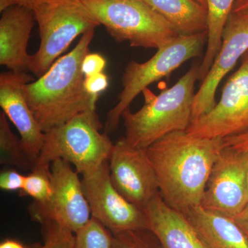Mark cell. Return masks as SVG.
<instances>
[{
	"mask_svg": "<svg viewBox=\"0 0 248 248\" xmlns=\"http://www.w3.org/2000/svg\"><path fill=\"white\" fill-rule=\"evenodd\" d=\"M208 42V32L193 35L179 36L157 49L150 60L143 63L129 62L122 76V89L118 102L107 114L105 133L115 132L122 114L139 94L148 86L169 76L183 63L200 56Z\"/></svg>",
	"mask_w": 248,
	"mask_h": 248,
	"instance_id": "52a82bcc",
	"label": "cell"
},
{
	"mask_svg": "<svg viewBox=\"0 0 248 248\" xmlns=\"http://www.w3.org/2000/svg\"><path fill=\"white\" fill-rule=\"evenodd\" d=\"M81 182L91 217L112 234L148 230L143 210L125 200L112 185L108 161L95 170L82 175Z\"/></svg>",
	"mask_w": 248,
	"mask_h": 248,
	"instance_id": "30bf717a",
	"label": "cell"
},
{
	"mask_svg": "<svg viewBox=\"0 0 248 248\" xmlns=\"http://www.w3.org/2000/svg\"><path fill=\"white\" fill-rule=\"evenodd\" d=\"M161 15L180 36L208 32V11L195 0H143Z\"/></svg>",
	"mask_w": 248,
	"mask_h": 248,
	"instance_id": "ac0fdd59",
	"label": "cell"
},
{
	"mask_svg": "<svg viewBox=\"0 0 248 248\" xmlns=\"http://www.w3.org/2000/svg\"><path fill=\"white\" fill-rule=\"evenodd\" d=\"M186 132L197 138L221 139L248 133V51L223 86L219 102Z\"/></svg>",
	"mask_w": 248,
	"mask_h": 248,
	"instance_id": "9c48e42d",
	"label": "cell"
},
{
	"mask_svg": "<svg viewBox=\"0 0 248 248\" xmlns=\"http://www.w3.org/2000/svg\"><path fill=\"white\" fill-rule=\"evenodd\" d=\"M44 243L36 248H74L75 233L54 222L44 223Z\"/></svg>",
	"mask_w": 248,
	"mask_h": 248,
	"instance_id": "cb8c5ba5",
	"label": "cell"
},
{
	"mask_svg": "<svg viewBox=\"0 0 248 248\" xmlns=\"http://www.w3.org/2000/svg\"><path fill=\"white\" fill-rule=\"evenodd\" d=\"M236 0H206L208 11V42L199 70V80L206 77L221 45L222 32Z\"/></svg>",
	"mask_w": 248,
	"mask_h": 248,
	"instance_id": "d6986e66",
	"label": "cell"
},
{
	"mask_svg": "<svg viewBox=\"0 0 248 248\" xmlns=\"http://www.w3.org/2000/svg\"><path fill=\"white\" fill-rule=\"evenodd\" d=\"M21 193L32 197L38 204L45 203L52 193L50 169H33L31 174L26 176L25 182Z\"/></svg>",
	"mask_w": 248,
	"mask_h": 248,
	"instance_id": "7402d4cb",
	"label": "cell"
},
{
	"mask_svg": "<svg viewBox=\"0 0 248 248\" xmlns=\"http://www.w3.org/2000/svg\"><path fill=\"white\" fill-rule=\"evenodd\" d=\"M108 78L104 73L85 77V89L96 102L99 95L108 87Z\"/></svg>",
	"mask_w": 248,
	"mask_h": 248,
	"instance_id": "d4e9b609",
	"label": "cell"
},
{
	"mask_svg": "<svg viewBox=\"0 0 248 248\" xmlns=\"http://www.w3.org/2000/svg\"><path fill=\"white\" fill-rule=\"evenodd\" d=\"M112 248H162L157 238L148 230L112 234Z\"/></svg>",
	"mask_w": 248,
	"mask_h": 248,
	"instance_id": "603a6c76",
	"label": "cell"
},
{
	"mask_svg": "<svg viewBox=\"0 0 248 248\" xmlns=\"http://www.w3.org/2000/svg\"><path fill=\"white\" fill-rule=\"evenodd\" d=\"M248 205V151L224 147L210 173L201 206L233 217Z\"/></svg>",
	"mask_w": 248,
	"mask_h": 248,
	"instance_id": "8fae6325",
	"label": "cell"
},
{
	"mask_svg": "<svg viewBox=\"0 0 248 248\" xmlns=\"http://www.w3.org/2000/svg\"><path fill=\"white\" fill-rule=\"evenodd\" d=\"M26 176L15 170L3 171L0 174V188L4 191L22 190Z\"/></svg>",
	"mask_w": 248,
	"mask_h": 248,
	"instance_id": "484cf974",
	"label": "cell"
},
{
	"mask_svg": "<svg viewBox=\"0 0 248 248\" xmlns=\"http://www.w3.org/2000/svg\"><path fill=\"white\" fill-rule=\"evenodd\" d=\"M94 30L81 35L70 53L57 60L43 76L24 87L28 104L45 133L84 112L96 111L97 102L85 89L81 70Z\"/></svg>",
	"mask_w": 248,
	"mask_h": 248,
	"instance_id": "7a4b0ae2",
	"label": "cell"
},
{
	"mask_svg": "<svg viewBox=\"0 0 248 248\" xmlns=\"http://www.w3.org/2000/svg\"><path fill=\"white\" fill-rule=\"evenodd\" d=\"M33 81V77L27 73L10 71L0 75V107L17 128L23 148L35 167L45 133L34 117L24 93L26 85Z\"/></svg>",
	"mask_w": 248,
	"mask_h": 248,
	"instance_id": "5bb4252c",
	"label": "cell"
},
{
	"mask_svg": "<svg viewBox=\"0 0 248 248\" xmlns=\"http://www.w3.org/2000/svg\"><path fill=\"white\" fill-rule=\"evenodd\" d=\"M31 9L38 24L40 45L31 55L29 71L40 78L77 37L100 25L83 0H42Z\"/></svg>",
	"mask_w": 248,
	"mask_h": 248,
	"instance_id": "5b68a950",
	"label": "cell"
},
{
	"mask_svg": "<svg viewBox=\"0 0 248 248\" xmlns=\"http://www.w3.org/2000/svg\"><path fill=\"white\" fill-rule=\"evenodd\" d=\"M107 66V60L99 53H88L84 57L81 70L85 77L103 73Z\"/></svg>",
	"mask_w": 248,
	"mask_h": 248,
	"instance_id": "4316f807",
	"label": "cell"
},
{
	"mask_svg": "<svg viewBox=\"0 0 248 248\" xmlns=\"http://www.w3.org/2000/svg\"><path fill=\"white\" fill-rule=\"evenodd\" d=\"M108 161L112 185L138 208L142 210L160 193L147 150L130 146L125 138H122L114 143Z\"/></svg>",
	"mask_w": 248,
	"mask_h": 248,
	"instance_id": "4fadbf2b",
	"label": "cell"
},
{
	"mask_svg": "<svg viewBox=\"0 0 248 248\" xmlns=\"http://www.w3.org/2000/svg\"><path fill=\"white\" fill-rule=\"evenodd\" d=\"M248 0H236L234 6H233V12H238L242 10L248 9Z\"/></svg>",
	"mask_w": 248,
	"mask_h": 248,
	"instance_id": "1f68e13d",
	"label": "cell"
},
{
	"mask_svg": "<svg viewBox=\"0 0 248 248\" xmlns=\"http://www.w3.org/2000/svg\"><path fill=\"white\" fill-rule=\"evenodd\" d=\"M42 0H0V12L15 5L27 6L31 9L34 4Z\"/></svg>",
	"mask_w": 248,
	"mask_h": 248,
	"instance_id": "f1b7e54d",
	"label": "cell"
},
{
	"mask_svg": "<svg viewBox=\"0 0 248 248\" xmlns=\"http://www.w3.org/2000/svg\"><path fill=\"white\" fill-rule=\"evenodd\" d=\"M223 148V139L197 138L186 131L173 132L151 145L147 153L164 202L186 216L200 206Z\"/></svg>",
	"mask_w": 248,
	"mask_h": 248,
	"instance_id": "6da1fadb",
	"label": "cell"
},
{
	"mask_svg": "<svg viewBox=\"0 0 248 248\" xmlns=\"http://www.w3.org/2000/svg\"><path fill=\"white\" fill-rule=\"evenodd\" d=\"M224 146L237 151H248V133L223 139Z\"/></svg>",
	"mask_w": 248,
	"mask_h": 248,
	"instance_id": "83f0119b",
	"label": "cell"
},
{
	"mask_svg": "<svg viewBox=\"0 0 248 248\" xmlns=\"http://www.w3.org/2000/svg\"><path fill=\"white\" fill-rule=\"evenodd\" d=\"M0 248H25L21 243L16 240H5L0 244Z\"/></svg>",
	"mask_w": 248,
	"mask_h": 248,
	"instance_id": "4dcf8cb0",
	"label": "cell"
},
{
	"mask_svg": "<svg viewBox=\"0 0 248 248\" xmlns=\"http://www.w3.org/2000/svg\"><path fill=\"white\" fill-rule=\"evenodd\" d=\"M200 66L195 63L169 89L148 98L138 112L127 109L122 114L125 140L130 146L147 150L166 135L186 131L192 117L196 81Z\"/></svg>",
	"mask_w": 248,
	"mask_h": 248,
	"instance_id": "3957f363",
	"label": "cell"
},
{
	"mask_svg": "<svg viewBox=\"0 0 248 248\" xmlns=\"http://www.w3.org/2000/svg\"><path fill=\"white\" fill-rule=\"evenodd\" d=\"M96 111L77 116L45 133V141L33 169H50L55 160H64L84 175L109 161L114 143L102 133Z\"/></svg>",
	"mask_w": 248,
	"mask_h": 248,
	"instance_id": "277c9868",
	"label": "cell"
},
{
	"mask_svg": "<svg viewBox=\"0 0 248 248\" xmlns=\"http://www.w3.org/2000/svg\"><path fill=\"white\" fill-rule=\"evenodd\" d=\"M142 210L162 248H209L188 218L170 207L160 193Z\"/></svg>",
	"mask_w": 248,
	"mask_h": 248,
	"instance_id": "2e32d148",
	"label": "cell"
},
{
	"mask_svg": "<svg viewBox=\"0 0 248 248\" xmlns=\"http://www.w3.org/2000/svg\"><path fill=\"white\" fill-rule=\"evenodd\" d=\"M186 217L209 248H248V237L231 217L209 211L201 205Z\"/></svg>",
	"mask_w": 248,
	"mask_h": 248,
	"instance_id": "e0dca14e",
	"label": "cell"
},
{
	"mask_svg": "<svg viewBox=\"0 0 248 248\" xmlns=\"http://www.w3.org/2000/svg\"><path fill=\"white\" fill-rule=\"evenodd\" d=\"M0 65L15 73H27L31 55L27 46L35 22L33 11L15 5L1 12Z\"/></svg>",
	"mask_w": 248,
	"mask_h": 248,
	"instance_id": "9a60e30c",
	"label": "cell"
},
{
	"mask_svg": "<svg viewBox=\"0 0 248 248\" xmlns=\"http://www.w3.org/2000/svg\"><path fill=\"white\" fill-rule=\"evenodd\" d=\"M112 233L91 217L75 233L74 248H112Z\"/></svg>",
	"mask_w": 248,
	"mask_h": 248,
	"instance_id": "44dd1931",
	"label": "cell"
},
{
	"mask_svg": "<svg viewBox=\"0 0 248 248\" xmlns=\"http://www.w3.org/2000/svg\"><path fill=\"white\" fill-rule=\"evenodd\" d=\"M83 1L116 42H128L132 47L159 49L180 36L143 0Z\"/></svg>",
	"mask_w": 248,
	"mask_h": 248,
	"instance_id": "8992f818",
	"label": "cell"
},
{
	"mask_svg": "<svg viewBox=\"0 0 248 248\" xmlns=\"http://www.w3.org/2000/svg\"><path fill=\"white\" fill-rule=\"evenodd\" d=\"M79 174L64 160L53 161L50 166L51 196L45 203L31 205L32 218L42 224L54 222L73 233L84 227L91 214Z\"/></svg>",
	"mask_w": 248,
	"mask_h": 248,
	"instance_id": "ba28073f",
	"label": "cell"
},
{
	"mask_svg": "<svg viewBox=\"0 0 248 248\" xmlns=\"http://www.w3.org/2000/svg\"><path fill=\"white\" fill-rule=\"evenodd\" d=\"M9 119L2 110L0 112V164L14 166L19 169L32 171L34 164L10 127Z\"/></svg>",
	"mask_w": 248,
	"mask_h": 248,
	"instance_id": "ffe728a7",
	"label": "cell"
},
{
	"mask_svg": "<svg viewBox=\"0 0 248 248\" xmlns=\"http://www.w3.org/2000/svg\"><path fill=\"white\" fill-rule=\"evenodd\" d=\"M232 218L241 227L248 237V205L241 213Z\"/></svg>",
	"mask_w": 248,
	"mask_h": 248,
	"instance_id": "f546056e",
	"label": "cell"
},
{
	"mask_svg": "<svg viewBox=\"0 0 248 248\" xmlns=\"http://www.w3.org/2000/svg\"><path fill=\"white\" fill-rule=\"evenodd\" d=\"M195 1H197V2L200 3V4H202V6L207 9L206 0H195Z\"/></svg>",
	"mask_w": 248,
	"mask_h": 248,
	"instance_id": "d6a6232c",
	"label": "cell"
},
{
	"mask_svg": "<svg viewBox=\"0 0 248 248\" xmlns=\"http://www.w3.org/2000/svg\"><path fill=\"white\" fill-rule=\"evenodd\" d=\"M248 51V8L232 11L222 32L221 45L213 65L195 94L191 124L208 113L216 105L218 85Z\"/></svg>",
	"mask_w": 248,
	"mask_h": 248,
	"instance_id": "7c38bea8",
	"label": "cell"
}]
</instances>
